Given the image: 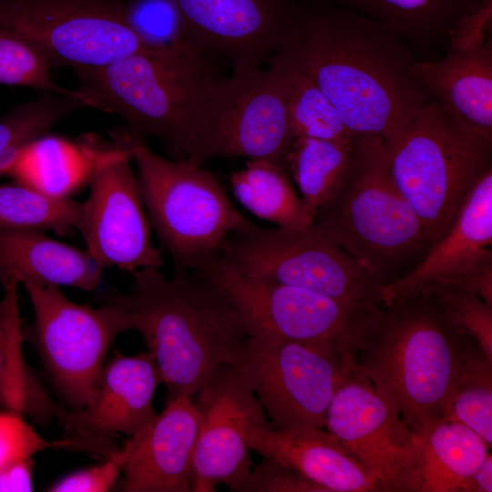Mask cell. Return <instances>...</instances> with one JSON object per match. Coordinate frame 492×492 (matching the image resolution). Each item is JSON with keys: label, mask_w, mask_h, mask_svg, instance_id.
Masks as SVG:
<instances>
[{"label": "cell", "mask_w": 492, "mask_h": 492, "mask_svg": "<svg viewBox=\"0 0 492 492\" xmlns=\"http://www.w3.org/2000/svg\"><path fill=\"white\" fill-rule=\"evenodd\" d=\"M395 33L415 52L451 38L492 0H327Z\"/></svg>", "instance_id": "25"}, {"label": "cell", "mask_w": 492, "mask_h": 492, "mask_svg": "<svg viewBox=\"0 0 492 492\" xmlns=\"http://www.w3.org/2000/svg\"><path fill=\"white\" fill-rule=\"evenodd\" d=\"M127 148L115 137L101 140L89 177L77 230L87 251L105 268L135 272L160 268L161 251L152 245L150 225Z\"/></svg>", "instance_id": "14"}, {"label": "cell", "mask_w": 492, "mask_h": 492, "mask_svg": "<svg viewBox=\"0 0 492 492\" xmlns=\"http://www.w3.org/2000/svg\"><path fill=\"white\" fill-rule=\"evenodd\" d=\"M492 491V456L488 453L483 463L468 477L459 487V492Z\"/></svg>", "instance_id": "42"}, {"label": "cell", "mask_w": 492, "mask_h": 492, "mask_svg": "<svg viewBox=\"0 0 492 492\" xmlns=\"http://www.w3.org/2000/svg\"><path fill=\"white\" fill-rule=\"evenodd\" d=\"M249 447L292 468L325 492L382 491L379 482L331 432L320 427L251 429Z\"/></svg>", "instance_id": "22"}, {"label": "cell", "mask_w": 492, "mask_h": 492, "mask_svg": "<svg viewBox=\"0 0 492 492\" xmlns=\"http://www.w3.org/2000/svg\"><path fill=\"white\" fill-rule=\"evenodd\" d=\"M83 202L56 198L15 183L0 185V226L53 231L65 235L77 230Z\"/></svg>", "instance_id": "32"}, {"label": "cell", "mask_w": 492, "mask_h": 492, "mask_svg": "<svg viewBox=\"0 0 492 492\" xmlns=\"http://www.w3.org/2000/svg\"><path fill=\"white\" fill-rule=\"evenodd\" d=\"M492 169L477 183L448 231L420 262L384 287L385 303L492 261Z\"/></svg>", "instance_id": "21"}, {"label": "cell", "mask_w": 492, "mask_h": 492, "mask_svg": "<svg viewBox=\"0 0 492 492\" xmlns=\"http://www.w3.org/2000/svg\"><path fill=\"white\" fill-rule=\"evenodd\" d=\"M457 376L443 418L458 422L492 443V362L472 338L457 336Z\"/></svg>", "instance_id": "29"}, {"label": "cell", "mask_w": 492, "mask_h": 492, "mask_svg": "<svg viewBox=\"0 0 492 492\" xmlns=\"http://www.w3.org/2000/svg\"><path fill=\"white\" fill-rule=\"evenodd\" d=\"M113 137L137 165L144 207L175 268L199 271L218 255L230 234L251 221L202 166L165 159L128 129Z\"/></svg>", "instance_id": "7"}, {"label": "cell", "mask_w": 492, "mask_h": 492, "mask_svg": "<svg viewBox=\"0 0 492 492\" xmlns=\"http://www.w3.org/2000/svg\"><path fill=\"white\" fill-rule=\"evenodd\" d=\"M231 185L241 204L261 220L297 230L313 224L315 213L296 192L288 171L272 162L247 160L231 175Z\"/></svg>", "instance_id": "27"}, {"label": "cell", "mask_w": 492, "mask_h": 492, "mask_svg": "<svg viewBox=\"0 0 492 492\" xmlns=\"http://www.w3.org/2000/svg\"><path fill=\"white\" fill-rule=\"evenodd\" d=\"M289 82L285 70L269 68L219 77L202 108L190 160L263 159L287 170L294 137L288 117ZM288 171V170H287Z\"/></svg>", "instance_id": "10"}, {"label": "cell", "mask_w": 492, "mask_h": 492, "mask_svg": "<svg viewBox=\"0 0 492 492\" xmlns=\"http://www.w3.org/2000/svg\"><path fill=\"white\" fill-rule=\"evenodd\" d=\"M0 25L43 49L52 67H101L147 49L123 0H0Z\"/></svg>", "instance_id": "13"}, {"label": "cell", "mask_w": 492, "mask_h": 492, "mask_svg": "<svg viewBox=\"0 0 492 492\" xmlns=\"http://www.w3.org/2000/svg\"><path fill=\"white\" fill-rule=\"evenodd\" d=\"M218 255L250 278L342 301L385 303V286L313 226L266 229L250 221L228 236Z\"/></svg>", "instance_id": "9"}, {"label": "cell", "mask_w": 492, "mask_h": 492, "mask_svg": "<svg viewBox=\"0 0 492 492\" xmlns=\"http://www.w3.org/2000/svg\"><path fill=\"white\" fill-rule=\"evenodd\" d=\"M434 282L473 293L492 305V261Z\"/></svg>", "instance_id": "40"}, {"label": "cell", "mask_w": 492, "mask_h": 492, "mask_svg": "<svg viewBox=\"0 0 492 492\" xmlns=\"http://www.w3.org/2000/svg\"><path fill=\"white\" fill-rule=\"evenodd\" d=\"M313 226L387 286L415 268L431 247L396 188L384 139L360 137L348 169Z\"/></svg>", "instance_id": "5"}, {"label": "cell", "mask_w": 492, "mask_h": 492, "mask_svg": "<svg viewBox=\"0 0 492 492\" xmlns=\"http://www.w3.org/2000/svg\"><path fill=\"white\" fill-rule=\"evenodd\" d=\"M23 285L35 313L27 333L57 393L71 411H80L113 342L132 329L130 314L114 296L92 308L68 300L56 286Z\"/></svg>", "instance_id": "11"}, {"label": "cell", "mask_w": 492, "mask_h": 492, "mask_svg": "<svg viewBox=\"0 0 492 492\" xmlns=\"http://www.w3.org/2000/svg\"><path fill=\"white\" fill-rule=\"evenodd\" d=\"M100 142L93 135L73 141L46 133L20 151L7 175L15 183L68 199L87 184Z\"/></svg>", "instance_id": "26"}, {"label": "cell", "mask_w": 492, "mask_h": 492, "mask_svg": "<svg viewBox=\"0 0 492 492\" xmlns=\"http://www.w3.org/2000/svg\"><path fill=\"white\" fill-rule=\"evenodd\" d=\"M51 68L50 59L43 49L20 33L0 25L1 85L77 96L86 102L78 90L68 89L55 82Z\"/></svg>", "instance_id": "34"}, {"label": "cell", "mask_w": 492, "mask_h": 492, "mask_svg": "<svg viewBox=\"0 0 492 492\" xmlns=\"http://www.w3.org/2000/svg\"><path fill=\"white\" fill-rule=\"evenodd\" d=\"M87 107L77 96L41 92L0 117V178L7 175L20 151L58 121Z\"/></svg>", "instance_id": "31"}, {"label": "cell", "mask_w": 492, "mask_h": 492, "mask_svg": "<svg viewBox=\"0 0 492 492\" xmlns=\"http://www.w3.org/2000/svg\"><path fill=\"white\" fill-rule=\"evenodd\" d=\"M15 410L0 412V470L5 466L31 458L49 447H65L66 441H47Z\"/></svg>", "instance_id": "37"}, {"label": "cell", "mask_w": 492, "mask_h": 492, "mask_svg": "<svg viewBox=\"0 0 492 492\" xmlns=\"http://www.w3.org/2000/svg\"><path fill=\"white\" fill-rule=\"evenodd\" d=\"M414 436L413 459L401 492H459L464 479L483 463L490 447L458 422L441 420Z\"/></svg>", "instance_id": "24"}, {"label": "cell", "mask_w": 492, "mask_h": 492, "mask_svg": "<svg viewBox=\"0 0 492 492\" xmlns=\"http://www.w3.org/2000/svg\"><path fill=\"white\" fill-rule=\"evenodd\" d=\"M17 285H5V295L0 301V408L45 419L56 416L58 406L46 395L23 360Z\"/></svg>", "instance_id": "28"}, {"label": "cell", "mask_w": 492, "mask_h": 492, "mask_svg": "<svg viewBox=\"0 0 492 492\" xmlns=\"http://www.w3.org/2000/svg\"><path fill=\"white\" fill-rule=\"evenodd\" d=\"M422 289L432 293L455 330L476 341L492 362V305L473 293L437 282Z\"/></svg>", "instance_id": "36"}, {"label": "cell", "mask_w": 492, "mask_h": 492, "mask_svg": "<svg viewBox=\"0 0 492 492\" xmlns=\"http://www.w3.org/2000/svg\"><path fill=\"white\" fill-rule=\"evenodd\" d=\"M73 69L87 107L118 116L138 137L156 138L173 159H190L202 108L220 77L206 54L146 50Z\"/></svg>", "instance_id": "4"}, {"label": "cell", "mask_w": 492, "mask_h": 492, "mask_svg": "<svg viewBox=\"0 0 492 492\" xmlns=\"http://www.w3.org/2000/svg\"><path fill=\"white\" fill-rule=\"evenodd\" d=\"M414 75L461 129L492 143V41L450 42L446 55L417 60Z\"/></svg>", "instance_id": "20"}, {"label": "cell", "mask_w": 492, "mask_h": 492, "mask_svg": "<svg viewBox=\"0 0 492 492\" xmlns=\"http://www.w3.org/2000/svg\"><path fill=\"white\" fill-rule=\"evenodd\" d=\"M123 3L128 26L147 49L169 52L197 48L174 0H123Z\"/></svg>", "instance_id": "35"}, {"label": "cell", "mask_w": 492, "mask_h": 492, "mask_svg": "<svg viewBox=\"0 0 492 492\" xmlns=\"http://www.w3.org/2000/svg\"><path fill=\"white\" fill-rule=\"evenodd\" d=\"M123 455L116 451L104 463L71 473L52 484L50 492H106L118 482L121 474Z\"/></svg>", "instance_id": "39"}, {"label": "cell", "mask_w": 492, "mask_h": 492, "mask_svg": "<svg viewBox=\"0 0 492 492\" xmlns=\"http://www.w3.org/2000/svg\"><path fill=\"white\" fill-rule=\"evenodd\" d=\"M200 416L191 398L167 403L120 449L123 492H190Z\"/></svg>", "instance_id": "19"}, {"label": "cell", "mask_w": 492, "mask_h": 492, "mask_svg": "<svg viewBox=\"0 0 492 492\" xmlns=\"http://www.w3.org/2000/svg\"><path fill=\"white\" fill-rule=\"evenodd\" d=\"M32 457L12 463L0 470V492L34 490Z\"/></svg>", "instance_id": "41"}, {"label": "cell", "mask_w": 492, "mask_h": 492, "mask_svg": "<svg viewBox=\"0 0 492 492\" xmlns=\"http://www.w3.org/2000/svg\"><path fill=\"white\" fill-rule=\"evenodd\" d=\"M193 44L226 57L232 74L261 67L284 45L309 5L299 0H174Z\"/></svg>", "instance_id": "16"}, {"label": "cell", "mask_w": 492, "mask_h": 492, "mask_svg": "<svg viewBox=\"0 0 492 492\" xmlns=\"http://www.w3.org/2000/svg\"><path fill=\"white\" fill-rule=\"evenodd\" d=\"M458 333L425 289L379 307L355 362L414 434L443 420L455 392Z\"/></svg>", "instance_id": "3"}, {"label": "cell", "mask_w": 492, "mask_h": 492, "mask_svg": "<svg viewBox=\"0 0 492 492\" xmlns=\"http://www.w3.org/2000/svg\"><path fill=\"white\" fill-rule=\"evenodd\" d=\"M160 383L148 351L134 356L116 351L100 370L85 407L60 408L56 417L67 433L66 448L109 458L117 449L108 437L120 433L130 437L156 415L152 400Z\"/></svg>", "instance_id": "18"}, {"label": "cell", "mask_w": 492, "mask_h": 492, "mask_svg": "<svg viewBox=\"0 0 492 492\" xmlns=\"http://www.w3.org/2000/svg\"><path fill=\"white\" fill-rule=\"evenodd\" d=\"M286 72L289 82L288 117L295 138L350 141V132L339 112L321 88L297 68L271 58Z\"/></svg>", "instance_id": "33"}, {"label": "cell", "mask_w": 492, "mask_h": 492, "mask_svg": "<svg viewBox=\"0 0 492 492\" xmlns=\"http://www.w3.org/2000/svg\"><path fill=\"white\" fill-rule=\"evenodd\" d=\"M324 426L375 477L382 491H402L413 459L414 434L356 362L330 402Z\"/></svg>", "instance_id": "17"}, {"label": "cell", "mask_w": 492, "mask_h": 492, "mask_svg": "<svg viewBox=\"0 0 492 492\" xmlns=\"http://www.w3.org/2000/svg\"><path fill=\"white\" fill-rule=\"evenodd\" d=\"M196 272L227 298L247 337L326 345L354 359L380 307L250 278L219 255Z\"/></svg>", "instance_id": "8"}, {"label": "cell", "mask_w": 492, "mask_h": 492, "mask_svg": "<svg viewBox=\"0 0 492 492\" xmlns=\"http://www.w3.org/2000/svg\"><path fill=\"white\" fill-rule=\"evenodd\" d=\"M200 427L192 458L191 491H236L252 468L251 429L272 427L252 390L231 364L218 365L196 394Z\"/></svg>", "instance_id": "15"}, {"label": "cell", "mask_w": 492, "mask_h": 492, "mask_svg": "<svg viewBox=\"0 0 492 492\" xmlns=\"http://www.w3.org/2000/svg\"><path fill=\"white\" fill-rule=\"evenodd\" d=\"M384 142L391 177L432 246L492 169V143L461 129L433 99Z\"/></svg>", "instance_id": "6"}, {"label": "cell", "mask_w": 492, "mask_h": 492, "mask_svg": "<svg viewBox=\"0 0 492 492\" xmlns=\"http://www.w3.org/2000/svg\"><path fill=\"white\" fill-rule=\"evenodd\" d=\"M238 492H325L295 470L269 458L254 467L240 484Z\"/></svg>", "instance_id": "38"}, {"label": "cell", "mask_w": 492, "mask_h": 492, "mask_svg": "<svg viewBox=\"0 0 492 492\" xmlns=\"http://www.w3.org/2000/svg\"><path fill=\"white\" fill-rule=\"evenodd\" d=\"M354 139H293L287 157V170L302 201L314 213L343 179L352 159Z\"/></svg>", "instance_id": "30"}, {"label": "cell", "mask_w": 492, "mask_h": 492, "mask_svg": "<svg viewBox=\"0 0 492 492\" xmlns=\"http://www.w3.org/2000/svg\"><path fill=\"white\" fill-rule=\"evenodd\" d=\"M128 295L115 298L127 309L151 354L167 403L191 398L214 369L232 364L247 338L244 325L221 292L205 276L175 268L167 277L159 268L133 272Z\"/></svg>", "instance_id": "2"}, {"label": "cell", "mask_w": 492, "mask_h": 492, "mask_svg": "<svg viewBox=\"0 0 492 492\" xmlns=\"http://www.w3.org/2000/svg\"><path fill=\"white\" fill-rule=\"evenodd\" d=\"M105 267L87 250L55 241L42 231L0 226V284L71 286L96 290Z\"/></svg>", "instance_id": "23"}, {"label": "cell", "mask_w": 492, "mask_h": 492, "mask_svg": "<svg viewBox=\"0 0 492 492\" xmlns=\"http://www.w3.org/2000/svg\"><path fill=\"white\" fill-rule=\"evenodd\" d=\"M355 359L329 346L247 337L231 364L277 430L320 427Z\"/></svg>", "instance_id": "12"}, {"label": "cell", "mask_w": 492, "mask_h": 492, "mask_svg": "<svg viewBox=\"0 0 492 492\" xmlns=\"http://www.w3.org/2000/svg\"><path fill=\"white\" fill-rule=\"evenodd\" d=\"M272 58L313 80L355 138L389 140L431 100L414 75L412 48L383 24L329 2L310 4Z\"/></svg>", "instance_id": "1"}]
</instances>
